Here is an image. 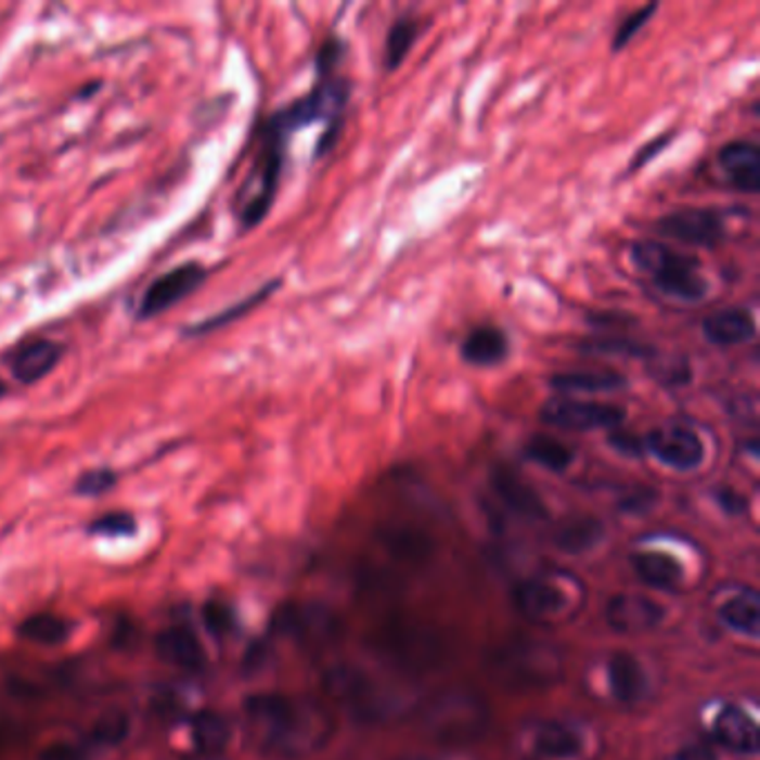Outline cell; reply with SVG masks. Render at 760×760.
Wrapping results in <instances>:
<instances>
[{
    "label": "cell",
    "mask_w": 760,
    "mask_h": 760,
    "mask_svg": "<svg viewBox=\"0 0 760 760\" xmlns=\"http://www.w3.org/2000/svg\"><path fill=\"white\" fill-rule=\"evenodd\" d=\"M673 139H675V132H665V134H660V137L647 141L643 147H640V150L633 154L631 164H629V170H631V172H637V170L647 168V166L654 162V158H658V156L671 145Z\"/></svg>",
    "instance_id": "cell-43"
},
{
    "label": "cell",
    "mask_w": 760,
    "mask_h": 760,
    "mask_svg": "<svg viewBox=\"0 0 760 760\" xmlns=\"http://www.w3.org/2000/svg\"><path fill=\"white\" fill-rule=\"evenodd\" d=\"M38 760H86V751L74 743H52L41 751Z\"/></svg>",
    "instance_id": "cell-46"
},
{
    "label": "cell",
    "mask_w": 760,
    "mask_h": 760,
    "mask_svg": "<svg viewBox=\"0 0 760 760\" xmlns=\"http://www.w3.org/2000/svg\"><path fill=\"white\" fill-rule=\"evenodd\" d=\"M605 618L616 633L643 635L660 627L665 620V609L649 595L618 593L609 600Z\"/></svg>",
    "instance_id": "cell-15"
},
{
    "label": "cell",
    "mask_w": 760,
    "mask_h": 760,
    "mask_svg": "<svg viewBox=\"0 0 760 760\" xmlns=\"http://www.w3.org/2000/svg\"><path fill=\"white\" fill-rule=\"evenodd\" d=\"M718 502L727 513H745V508H747L745 495L736 493L734 489H720L718 491Z\"/></svg>",
    "instance_id": "cell-49"
},
{
    "label": "cell",
    "mask_w": 760,
    "mask_h": 760,
    "mask_svg": "<svg viewBox=\"0 0 760 760\" xmlns=\"http://www.w3.org/2000/svg\"><path fill=\"white\" fill-rule=\"evenodd\" d=\"M540 420L546 426L563 430H616L624 424L627 409L611 402H593V399L557 395L542 404Z\"/></svg>",
    "instance_id": "cell-10"
},
{
    "label": "cell",
    "mask_w": 760,
    "mask_h": 760,
    "mask_svg": "<svg viewBox=\"0 0 760 760\" xmlns=\"http://www.w3.org/2000/svg\"><path fill=\"white\" fill-rule=\"evenodd\" d=\"M703 337L713 346H738L756 337V319L747 308H725L703 319Z\"/></svg>",
    "instance_id": "cell-23"
},
{
    "label": "cell",
    "mask_w": 760,
    "mask_h": 760,
    "mask_svg": "<svg viewBox=\"0 0 760 760\" xmlns=\"http://www.w3.org/2000/svg\"><path fill=\"white\" fill-rule=\"evenodd\" d=\"M525 458L551 473H565L571 468L576 451L569 445H565L563 439L538 433L525 445Z\"/></svg>",
    "instance_id": "cell-31"
},
{
    "label": "cell",
    "mask_w": 760,
    "mask_h": 760,
    "mask_svg": "<svg viewBox=\"0 0 760 760\" xmlns=\"http://www.w3.org/2000/svg\"><path fill=\"white\" fill-rule=\"evenodd\" d=\"M718 168L723 170L727 181L745 192L756 194L760 190V150L749 141H732L718 150Z\"/></svg>",
    "instance_id": "cell-20"
},
{
    "label": "cell",
    "mask_w": 760,
    "mask_h": 760,
    "mask_svg": "<svg viewBox=\"0 0 760 760\" xmlns=\"http://www.w3.org/2000/svg\"><path fill=\"white\" fill-rule=\"evenodd\" d=\"M130 732V720L124 713H107L101 720H96V725L90 732V738L96 745H118Z\"/></svg>",
    "instance_id": "cell-37"
},
{
    "label": "cell",
    "mask_w": 760,
    "mask_h": 760,
    "mask_svg": "<svg viewBox=\"0 0 760 760\" xmlns=\"http://www.w3.org/2000/svg\"><path fill=\"white\" fill-rule=\"evenodd\" d=\"M424 732L442 745H471L489 730L491 709L487 700L464 687H449L433 694L420 707Z\"/></svg>",
    "instance_id": "cell-4"
},
{
    "label": "cell",
    "mask_w": 760,
    "mask_h": 760,
    "mask_svg": "<svg viewBox=\"0 0 760 760\" xmlns=\"http://www.w3.org/2000/svg\"><path fill=\"white\" fill-rule=\"evenodd\" d=\"M631 261L637 270L652 276L654 286L678 301L698 304L709 295V282L700 272V261L694 255L671 250L658 242H635Z\"/></svg>",
    "instance_id": "cell-6"
},
{
    "label": "cell",
    "mask_w": 760,
    "mask_h": 760,
    "mask_svg": "<svg viewBox=\"0 0 760 760\" xmlns=\"http://www.w3.org/2000/svg\"><path fill=\"white\" fill-rule=\"evenodd\" d=\"M377 540L402 565H422L435 553L433 538L413 525H386L377 531Z\"/></svg>",
    "instance_id": "cell-22"
},
{
    "label": "cell",
    "mask_w": 760,
    "mask_h": 760,
    "mask_svg": "<svg viewBox=\"0 0 760 760\" xmlns=\"http://www.w3.org/2000/svg\"><path fill=\"white\" fill-rule=\"evenodd\" d=\"M609 445L614 451L627 455V458H640L645 455V439L633 433H627L622 428H616L609 433Z\"/></svg>",
    "instance_id": "cell-44"
},
{
    "label": "cell",
    "mask_w": 760,
    "mask_h": 760,
    "mask_svg": "<svg viewBox=\"0 0 760 760\" xmlns=\"http://www.w3.org/2000/svg\"><path fill=\"white\" fill-rule=\"evenodd\" d=\"M206 279L208 268L196 261L181 263L164 272L162 276H156L139 299L137 319L139 322H150V319L168 312L170 308H175L177 304H181L202 288Z\"/></svg>",
    "instance_id": "cell-11"
},
{
    "label": "cell",
    "mask_w": 760,
    "mask_h": 760,
    "mask_svg": "<svg viewBox=\"0 0 760 760\" xmlns=\"http://www.w3.org/2000/svg\"><path fill=\"white\" fill-rule=\"evenodd\" d=\"M673 760H718L716 751L703 743H694V745H685L680 749Z\"/></svg>",
    "instance_id": "cell-48"
},
{
    "label": "cell",
    "mask_w": 760,
    "mask_h": 760,
    "mask_svg": "<svg viewBox=\"0 0 760 760\" xmlns=\"http://www.w3.org/2000/svg\"><path fill=\"white\" fill-rule=\"evenodd\" d=\"M373 654L404 673L433 671L442 662L445 647L439 637L417 624L392 622L371 635Z\"/></svg>",
    "instance_id": "cell-9"
},
{
    "label": "cell",
    "mask_w": 760,
    "mask_h": 760,
    "mask_svg": "<svg viewBox=\"0 0 760 760\" xmlns=\"http://www.w3.org/2000/svg\"><path fill=\"white\" fill-rule=\"evenodd\" d=\"M204 624L212 635H228L234 629V611L219 600L204 607Z\"/></svg>",
    "instance_id": "cell-41"
},
{
    "label": "cell",
    "mask_w": 760,
    "mask_h": 760,
    "mask_svg": "<svg viewBox=\"0 0 760 760\" xmlns=\"http://www.w3.org/2000/svg\"><path fill=\"white\" fill-rule=\"evenodd\" d=\"M190 734H192V743H194L198 753L219 756L230 745L232 732H230L228 720L221 713H217L212 709H204L192 718Z\"/></svg>",
    "instance_id": "cell-30"
},
{
    "label": "cell",
    "mask_w": 760,
    "mask_h": 760,
    "mask_svg": "<svg viewBox=\"0 0 760 760\" xmlns=\"http://www.w3.org/2000/svg\"><path fill=\"white\" fill-rule=\"evenodd\" d=\"M348 99H350L348 78L337 74L317 78V83L308 94L293 101L284 110L274 112L266 124L274 128L279 134L291 139L295 132L317 121H326V124L344 121V107Z\"/></svg>",
    "instance_id": "cell-8"
},
{
    "label": "cell",
    "mask_w": 760,
    "mask_h": 760,
    "mask_svg": "<svg viewBox=\"0 0 760 760\" xmlns=\"http://www.w3.org/2000/svg\"><path fill=\"white\" fill-rule=\"evenodd\" d=\"M656 12H658V3H647L645 8H640V10L631 12V14L620 23V27H618L616 34H614V41H611L614 54L622 52V50L633 41L635 34H637V31H643V27L656 16Z\"/></svg>",
    "instance_id": "cell-36"
},
{
    "label": "cell",
    "mask_w": 760,
    "mask_h": 760,
    "mask_svg": "<svg viewBox=\"0 0 760 760\" xmlns=\"http://www.w3.org/2000/svg\"><path fill=\"white\" fill-rule=\"evenodd\" d=\"M631 567L635 576L647 587L658 591L678 589L685 578V569L678 559L662 551H637L631 555Z\"/></svg>",
    "instance_id": "cell-25"
},
{
    "label": "cell",
    "mask_w": 760,
    "mask_h": 760,
    "mask_svg": "<svg viewBox=\"0 0 760 760\" xmlns=\"http://www.w3.org/2000/svg\"><path fill=\"white\" fill-rule=\"evenodd\" d=\"M156 656L179 669H198L204 665V649L190 629L172 627L156 635Z\"/></svg>",
    "instance_id": "cell-26"
},
{
    "label": "cell",
    "mask_w": 760,
    "mask_h": 760,
    "mask_svg": "<svg viewBox=\"0 0 760 760\" xmlns=\"http://www.w3.org/2000/svg\"><path fill=\"white\" fill-rule=\"evenodd\" d=\"M549 386L555 392L576 395V392H611L629 386V379L618 371H571L555 373L549 377Z\"/></svg>",
    "instance_id": "cell-28"
},
{
    "label": "cell",
    "mask_w": 760,
    "mask_h": 760,
    "mask_svg": "<svg viewBox=\"0 0 760 760\" xmlns=\"http://www.w3.org/2000/svg\"><path fill=\"white\" fill-rule=\"evenodd\" d=\"M723 624H727L732 631L758 637L760 633V597L753 589H743L736 595H730L723 607L718 611Z\"/></svg>",
    "instance_id": "cell-29"
},
{
    "label": "cell",
    "mask_w": 760,
    "mask_h": 760,
    "mask_svg": "<svg viewBox=\"0 0 760 760\" xmlns=\"http://www.w3.org/2000/svg\"><path fill=\"white\" fill-rule=\"evenodd\" d=\"M654 375L665 384V386H683L687 382H692V366L685 362V359H673L671 364L662 366V369H654Z\"/></svg>",
    "instance_id": "cell-45"
},
{
    "label": "cell",
    "mask_w": 760,
    "mask_h": 760,
    "mask_svg": "<svg viewBox=\"0 0 760 760\" xmlns=\"http://www.w3.org/2000/svg\"><path fill=\"white\" fill-rule=\"evenodd\" d=\"M420 21L415 18H399L386 34V46H384V69L395 72L402 67L407 56L411 54L413 46L420 38Z\"/></svg>",
    "instance_id": "cell-34"
},
{
    "label": "cell",
    "mask_w": 760,
    "mask_h": 760,
    "mask_svg": "<svg viewBox=\"0 0 760 760\" xmlns=\"http://www.w3.org/2000/svg\"><path fill=\"white\" fill-rule=\"evenodd\" d=\"M274 629L306 647H322L339 635V618L319 603H291L274 616Z\"/></svg>",
    "instance_id": "cell-12"
},
{
    "label": "cell",
    "mask_w": 760,
    "mask_h": 760,
    "mask_svg": "<svg viewBox=\"0 0 760 760\" xmlns=\"http://www.w3.org/2000/svg\"><path fill=\"white\" fill-rule=\"evenodd\" d=\"M116 485V473L107 466H101V468H92V471H86L81 477L76 479V493L78 495H86V498H99L103 493H107L110 489H114Z\"/></svg>",
    "instance_id": "cell-39"
},
{
    "label": "cell",
    "mask_w": 760,
    "mask_h": 760,
    "mask_svg": "<svg viewBox=\"0 0 760 760\" xmlns=\"http://www.w3.org/2000/svg\"><path fill=\"white\" fill-rule=\"evenodd\" d=\"M65 346L54 339H31L21 344L8 359L14 379L29 386L48 377L63 359Z\"/></svg>",
    "instance_id": "cell-18"
},
{
    "label": "cell",
    "mask_w": 760,
    "mask_h": 760,
    "mask_svg": "<svg viewBox=\"0 0 760 760\" xmlns=\"http://www.w3.org/2000/svg\"><path fill=\"white\" fill-rule=\"evenodd\" d=\"M279 286H282V279H274V282H268V284H263L259 291H255L253 295H248L246 299H242V301H236V304H232V306H228L226 310H221V312H217V314H212V317H208V319H204V322L202 324H194L192 329H185L183 333L185 335H190V337H198V335H208V333H212V331H219V329H223V326H228V324H232V322H236V319L239 317H244V314H248L253 308H257L261 301H266Z\"/></svg>",
    "instance_id": "cell-32"
},
{
    "label": "cell",
    "mask_w": 760,
    "mask_h": 760,
    "mask_svg": "<svg viewBox=\"0 0 760 760\" xmlns=\"http://www.w3.org/2000/svg\"><path fill=\"white\" fill-rule=\"evenodd\" d=\"M288 139L263 124L253 170L236 192V219L242 230L257 228L270 212L286 164Z\"/></svg>",
    "instance_id": "cell-5"
},
{
    "label": "cell",
    "mask_w": 760,
    "mask_h": 760,
    "mask_svg": "<svg viewBox=\"0 0 760 760\" xmlns=\"http://www.w3.org/2000/svg\"><path fill=\"white\" fill-rule=\"evenodd\" d=\"M656 232L687 246L716 248L725 239L727 228L725 215L716 208H685L660 217Z\"/></svg>",
    "instance_id": "cell-14"
},
{
    "label": "cell",
    "mask_w": 760,
    "mask_h": 760,
    "mask_svg": "<svg viewBox=\"0 0 760 760\" xmlns=\"http://www.w3.org/2000/svg\"><path fill=\"white\" fill-rule=\"evenodd\" d=\"M587 322L593 329L600 331H624V329H633L637 324V319L629 312L622 310H595V312H587Z\"/></svg>",
    "instance_id": "cell-42"
},
{
    "label": "cell",
    "mask_w": 760,
    "mask_h": 760,
    "mask_svg": "<svg viewBox=\"0 0 760 760\" xmlns=\"http://www.w3.org/2000/svg\"><path fill=\"white\" fill-rule=\"evenodd\" d=\"M713 736L725 749L743 756H753L760 747V734L753 718L736 705L720 709L713 723Z\"/></svg>",
    "instance_id": "cell-21"
},
{
    "label": "cell",
    "mask_w": 760,
    "mask_h": 760,
    "mask_svg": "<svg viewBox=\"0 0 760 760\" xmlns=\"http://www.w3.org/2000/svg\"><path fill=\"white\" fill-rule=\"evenodd\" d=\"M244 711L263 751L279 758H308L322 751L335 734L333 713L312 698L255 694L246 698Z\"/></svg>",
    "instance_id": "cell-1"
},
{
    "label": "cell",
    "mask_w": 760,
    "mask_h": 760,
    "mask_svg": "<svg viewBox=\"0 0 760 760\" xmlns=\"http://www.w3.org/2000/svg\"><path fill=\"white\" fill-rule=\"evenodd\" d=\"M605 538V525L593 515H576L559 525L553 533L557 551L569 555H582L593 551Z\"/></svg>",
    "instance_id": "cell-27"
},
{
    "label": "cell",
    "mask_w": 760,
    "mask_h": 760,
    "mask_svg": "<svg viewBox=\"0 0 760 760\" xmlns=\"http://www.w3.org/2000/svg\"><path fill=\"white\" fill-rule=\"evenodd\" d=\"M587 745L582 727L565 720H546L531 734V756L536 760H582Z\"/></svg>",
    "instance_id": "cell-17"
},
{
    "label": "cell",
    "mask_w": 760,
    "mask_h": 760,
    "mask_svg": "<svg viewBox=\"0 0 760 760\" xmlns=\"http://www.w3.org/2000/svg\"><path fill=\"white\" fill-rule=\"evenodd\" d=\"M137 531V519L132 513L128 511H112L101 515L99 519L90 525V533L96 536H110V538H118V536H132Z\"/></svg>",
    "instance_id": "cell-38"
},
{
    "label": "cell",
    "mask_w": 760,
    "mask_h": 760,
    "mask_svg": "<svg viewBox=\"0 0 760 760\" xmlns=\"http://www.w3.org/2000/svg\"><path fill=\"white\" fill-rule=\"evenodd\" d=\"M491 491L495 498L515 515L527 519H544L549 515L544 500L540 493L519 475L515 468L506 464H495L491 468Z\"/></svg>",
    "instance_id": "cell-16"
},
{
    "label": "cell",
    "mask_w": 760,
    "mask_h": 760,
    "mask_svg": "<svg viewBox=\"0 0 760 760\" xmlns=\"http://www.w3.org/2000/svg\"><path fill=\"white\" fill-rule=\"evenodd\" d=\"M192 760H223L219 756H202V758H192Z\"/></svg>",
    "instance_id": "cell-51"
},
{
    "label": "cell",
    "mask_w": 760,
    "mask_h": 760,
    "mask_svg": "<svg viewBox=\"0 0 760 760\" xmlns=\"http://www.w3.org/2000/svg\"><path fill=\"white\" fill-rule=\"evenodd\" d=\"M580 352L597 357H627V359H652L658 355V350L649 344H640L627 337H593V339H584L576 346Z\"/></svg>",
    "instance_id": "cell-35"
},
{
    "label": "cell",
    "mask_w": 760,
    "mask_h": 760,
    "mask_svg": "<svg viewBox=\"0 0 760 760\" xmlns=\"http://www.w3.org/2000/svg\"><path fill=\"white\" fill-rule=\"evenodd\" d=\"M607 683L616 703L635 707L649 694V678L645 667L629 652L611 654L607 662Z\"/></svg>",
    "instance_id": "cell-19"
},
{
    "label": "cell",
    "mask_w": 760,
    "mask_h": 760,
    "mask_svg": "<svg viewBox=\"0 0 760 760\" xmlns=\"http://www.w3.org/2000/svg\"><path fill=\"white\" fill-rule=\"evenodd\" d=\"M18 635L34 645H61L72 635V624L54 614H34L18 624Z\"/></svg>",
    "instance_id": "cell-33"
},
{
    "label": "cell",
    "mask_w": 760,
    "mask_h": 760,
    "mask_svg": "<svg viewBox=\"0 0 760 760\" xmlns=\"http://www.w3.org/2000/svg\"><path fill=\"white\" fill-rule=\"evenodd\" d=\"M513 605L529 622L555 624L576 616L584 605V591L565 574H540L513 589Z\"/></svg>",
    "instance_id": "cell-7"
},
{
    "label": "cell",
    "mask_w": 760,
    "mask_h": 760,
    "mask_svg": "<svg viewBox=\"0 0 760 760\" xmlns=\"http://www.w3.org/2000/svg\"><path fill=\"white\" fill-rule=\"evenodd\" d=\"M643 439L645 453H652L660 464L678 473H690L700 468L707 458V449L700 435L683 424L652 428Z\"/></svg>",
    "instance_id": "cell-13"
},
{
    "label": "cell",
    "mask_w": 760,
    "mask_h": 760,
    "mask_svg": "<svg viewBox=\"0 0 760 760\" xmlns=\"http://www.w3.org/2000/svg\"><path fill=\"white\" fill-rule=\"evenodd\" d=\"M346 50H348V46H346L344 38H339V36H329L326 41L322 43V48L317 50V59H314L317 78L333 76V74L337 72V65L342 63Z\"/></svg>",
    "instance_id": "cell-40"
},
{
    "label": "cell",
    "mask_w": 760,
    "mask_h": 760,
    "mask_svg": "<svg viewBox=\"0 0 760 760\" xmlns=\"http://www.w3.org/2000/svg\"><path fill=\"white\" fill-rule=\"evenodd\" d=\"M508 352H511L508 335L502 329L491 324L473 329L460 346V355L464 362L477 369H489V366L502 364L508 357Z\"/></svg>",
    "instance_id": "cell-24"
},
{
    "label": "cell",
    "mask_w": 760,
    "mask_h": 760,
    "mask_svg": "<svg viewBox=\"0 0 760 760\" xmlns=\"http://www.w3.org/2000/svg\"><path fill=\"white\" fill-rule=\"evenodd\" d=\"M324 692L359 723H388L404 716L411 700L377 675L355 665H335L324 675Z\"/></svg>",
    "instance_id": "cell-3"
},
{
    "label": "cell",
    "mask_w": 760,
    "mask_h": 760,
    "mask_svg": "<svg viewBox=\"0 0 760 760\" xmlns=\"http://www.w3.org/2000/svg\"><path fill=\"white\" fill-rule=\"evenodd\" d=\"M487 673L506 692H546L563 680L565 656L544 640L511 637L489 654Z\"/></svg>",
    "instance_id": "cell-2"
},
{
    "label": "cell",
    "mask_w": 760,
    "mask_h": 760,
    "mask_svg": "<svg viewBox=\"0 0 760 760\" xmlns=\"http://www.w3.org/2000/svg\"><path fill=\"white\" fill-rule=\"evenodd\" d=\"M656 502V493L652 489H635L631 495H627L620 502V508L627 513H645L654 506Z\"/></svg>",
    "instance_id": "cell-47"
},
{
    "label": "cell",
    "mask_w": 760,
    "mask_h": 760,
    "mask_svg": "<svg viewBox=\"0 0 760 760\" xmlns=\"http://www.w3.org/2000/svg\"><path fill=\"white\" fill-rule=\"evenodd\" d=\"M8 395V384L3 382V379H0V399H3Z\"/></svg>",
    "instance_id": "cell-50"
}]
</instances>
